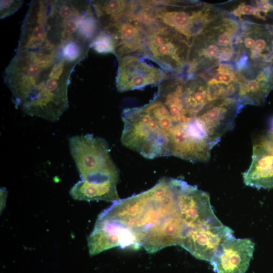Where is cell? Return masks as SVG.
Returning <instances> with one entry per match:
<instances>
[{
    "label": "cell",
    "mask_w": 273,
    "mask_h": 273,
    "mask_svg": "<svg viewBox=\"0 0 273 273\" xmlns=\"http://www.w3.org/2000/svg\"><path fill=\"white\" fill-rule=\"evenodd\" d=\"M74 39L46 15L22 23L15 55L4 75L16 108L51 122L60 119L69 108L68 87L78 64L67 59L63 49Z\"/></svg>",
    "instance_id": "6da1fadb"
},
{
    "label": "cell",
    "mask_w": 273,
    "mask_h": 273,
    "mask_svg": "<svg viewBox=\"0 0 273 273\" xmlns=\"http://www.w3.org/2000/svg\"><path fill=\"white\" fill-rule=\"evenodd\" d=\"M179 213L176 179L163 177L151 189L113 202L99 217L128 229L141 247L140 240L146 231Z\"/></svg>",
    "instance_id": "7a4b0ae2"
},
{
    "label": "cell",
    "mask_w": 273,
    "mask_h": 273,
    "mask_svg": "<svg viewBox=\"0 0 273 273\" xmlns=\"http://www.w3.org/2000/svg\"><path fill=\"white\" fill-rule=\"evenodd\" d=\"M69 146L81 179L89 182H118L119 171L107 141L92 134L73 136Z\"/></svg>",
    "instance_id": "3957f363"
},
{
    "label": "cell",
    "mask_w": 273,
    "mask_h": 273,
    "mask_svg": "<svg viewBox=\"0 0 273 273\" xmlns=\"http://www.w3.org/2000/svg\"><path fill=\"white\" fill-rule=\"evenodd\" d=\"M145 27L143 56L156 62L165 71L179 72L185 63L187 43L177 32L157 22Z\"/></svg>",
    "instance_id": "277c9868"
},
{
    "label": "cell",
    "mask_w": 273,
    "mask_h": 273,
    "mask_svg": "<svg viewBox=\"0 0 273 273\" xmlns=\"http://www.w3.org/2000/svg\"><path fill=\"white\" fill-rule=\"evenodd\" d=\"M176 193L179 211L187 227L223 224L215 215L207 193L177 179Z\"/></svg>",
    "instance_id": "5b68a950"
},
{
    "label": "cell",
    "mask_w": 273,
    "mask_h": 273,
    "mask_svg": "<svg viewBox=\"0 0 273 273\" xmlns=\"http://www.w3.org/2000/svg\"><path fill=\"white\" fill-rule=\"evenodd\" d=\"M152 18L158 23L185 35L189 40L202 31L205 18L202 11L179 8L170 1H153Z\"/></svg>",
    "instance_id": "8992f818"
},
{
    "label": "cell",
    "mask_w": 273,
    "mask_h": 273,
    "mask_svg": "<svg viewBox=\"0 0 273 273\" xmlns=\"http://www.w3.org/2000/svg\"><path fill=\"white\" fill-rule=\"evenodd\" d=\"M233 233L223 224L187 227L179 246L195 258L210 262L223 243L233 236Z\"/></svg>",
    "instance_id": "52a82bcc"
},
{
    "label": "cell",
    "mask_w": 273,
    "mask_h": 273,
    "mask_svg": "<svg viewBox=\"0 0 273 273\" xmlns=\"http://www.w3.org/2000/svg\"><path fill=\"white\" fill-rule=\"evenodd\" d=\"M118 61L116 86L119 92L140 89L168 79L164 71L147 63L137 56L127 55Z\"/></svg>",
    "instance_id": "ba28073f"
},
{
    "label": "cell",
    "mask_w": 273,
    "mask_h": 273,
    "mask_svg": "<svg viewBox=\"0 0 273 273\" xmlns=\"http://www.w3.org/2000/svg\"><path fill=\"white\" fill-rule=\"evenodd\" d=\"M87 240L90 256L116 247L140 248L134 235L128 229L113 220L99 218Z\"/></svg>",
    "instance_id": "9c48e42d"
},
{
    "label": "cell",
    "mask_w": 273,
    "mask_h": 273,
    "mask_svg": "<svg viewBox=\"0 0 273 273\" xmlns=\"http://www.w3.org/2000/svg\"><path fill=\"white\" fill-rule=\"evenodd\" d=\"M254 243L232 236L221 245L210 262L216 273H246L252 258Z\"/></svg>",
    "instance_id": "30bf717a"
},
{
    "label": "cell",
    "mask_w": 273,
    "mask_h": 273,
    "mask_svg": "<svg viewBox=\"0 0 273 273\" xmlns=\"http://www.w3.org/2000/svg\"><path fill=\"white\" fill-rule=\"evenodd\" d=\"M243 176L247 186L257 189L273 188V142L266 134L255 141L252 162Z\"/></svg>",
    "instance_id": "8fae6325"
},
{
    "label": "cell",
    "mask_w": 273,
    "mask_h": 273,
    "mask_svg": "<svg viewBox=\"0 0 273 273\" xmlns=\"http://www.w3.org/2000/svg\"><path fill=\"white\" fill-rule=\"evenodd\" d=\"M233 98L221 99L208 104L199 115L208 134L215 145L221 136L234 126V120L239 109Z\"/></svg>",
    "instance_id": "7c38bea8"
},
{
    "label": "cell",
    "mask_w": 273,
    "mask_h": 273,
    "mask_svg": "<svg viewBox=\"0 0 273 273\" xmlns=\"http://www.w3.org/2000/svg\"><path fill=\"white\" fill-rule=\"evenodd\" d=\"M180 213L155 225L142 236L139 244L149 253L171 246H179L187 228Z\"/></svg>",
    "instance_id": "4fadbf2b"
},
{
    "label": "cell",
    "mask_w": 273,
    "mask_h": 273,
    "mask_svg": "<svg viewBox=\"0 0 273 273\" xmlns=\"http://www.w3.org/2000/svg\"><path fill=\"white\" fill-rule=\"evenodd\" d=\"M105 30L110 32L114 37V55L117 59L127 55H144L146 29L143 24L126 20Z\"/></svg>",
    "instance_id": "5bb4252c"
},
{
    "label": "cell",
    "mask_w": 273,
    "mask_h": 273,
    "mask_svg": "<svg viewBox=\"0 0 273 273\" xmlns=\"http://www.w3.org/2000/svg\"><path fill=\"white\" fill-rule=\"evenodd\" d=\"M95 16L103 30H108L128 19L132 1L108 0L92 1Z\"/></svg>",
    "instance_id": "9a60e30c"
},
{
    "label": "cell",
    "mask_w": 273,
    "mask_h": 273,
    "mask_svg": "<svg viewBox=\"0 0 273 273\" xmlns=\"http://www.w3.org/2000/svg\"><path fill=\"white\" fill-rule=\"evenodd\" d=\"M117 184L114 181L96 183L81 179L71 188L69 194L76 200H103L113 203L120 200Z\"/></svg>",
    "instance_id": "2e32d148"
},
{
    "label": "cell",
    "mask_w": 273,
    "mask_h": 273,
    "mask_svg": "<svg viewBox=\"0 0 273 273\" xmlns=\"http://www.w3.org/2000/svg\"><path fill=\"white\" fill-rule=\"evenodd\" d=\"M90 48L100 54H114L115 41L112 34L102 29L92 41Z\"/></svg>",
    "instance_id": "e0dca14e"
},
{
    "label": "cell",
    "mask_w": 273,
    "mask_h": 273,
    "mask_svg": "<svg viewBox=\"0 0 273 273\" xmlns=\"http://www.w3.org/2000/svg\"><path fill=\"white\" fill-rule=\"evenodd\" d=\"M23 3L22 1L1 0V19H4L15 13L21 7Z\"/></svg>",
    "instance_id": "ac0fdd59"
},
{
    "label": "cell",
    "mask_w": 273,
    "mask_h": 273,
    "mask_svg": "<svg viewBox=\"0 0 273 273\" xmlns=\"http://www.w3.org/2000/svg\"><path fill=\"white\" fill-rule=\"evenodd\" d=\"M256 11V9L250 5H245L242 4L240 5L238 9L234 11V14L240 16L241 15H254Z\"/></svg>",
    "instance_id": "d6986e66"
},
{
    "label": "cell",
    "mask_w": 273,
    "mask_h": 273,
    "mask_svg": "<svg viewBox=\"0 0 273 273\" xmlns=\"http://www.w3.org/2000/svg\"><path fill=\"white\" fill-rule=\"evenodd\" d=\"M218 47L214 44H211L206 48L203 53L206 57L213 58L218 55Z\"/></svg>",
    "instance_id": "ffe728a7"
},
{
    "label": "cell",
    "mask_w": 273,
    "mask_h": 273,
    "mask_svg": "<svg viewBox=\"0 0 273 273\" xmlns=\"http://www.w3.org/2000/svg\"><path fill=\"white\" fill-rule=\"evenodd\" d=\"M231 39L230 33L229 32H224L218 36L217 43L220 46L226 47L230 44Z\"/></svg>",
    "instance_id": "44dd1931"
},
{
    "label": "cell",
    "mask_w": 273,
    "mask_h": 273,
    "mask_svg": "<svg viewBox=\"0 0 273 273\" xmlns=\"http://www.w3.org/2000/svg\"><path fill=\"white\" fill-rule=\"evenodd\" d=\"M256 3L257 9L258 10L265 12L271 10L270 5L268 1H257Z\"/></svg>",
    "instance_id": "7402d4cb"
},
{
    "label": "cell",
    "mask_w": 273,
    "mask_h": 273,
    "mask_svg": "<svg viewBox=\"0 0 273 273\" xmlns=\"http://www.w3.org/2000/svg\"><path fill=\"white\" fill-rule=\"evenodd\" d=\"M232 55V50L229 48H226L221 52L219 58L222 60H228L231 58Z\"/></svg>",
    "instance_id": "603a6c76"
},
{
    "label": "cell",
    "mask_w": 273,
    "mask_h": 273,
    "mask_svg": "<svg viewBox=\"0 0 273 273\" xmlns=\"http://www.w3.org/2000/svg\"><path fill=\"white\" fill-rule=\"evenodd\" d=\"M244 42L247 48L253 49L255 48V40L253 38L249 37H246Z\"/></svg>",
    "instance_id": "cb8c5ba5"
},
{
    "label": "cell",
    "mask_w": 273,
    "mask_h": 273,
    "mask_svg": "<svg viewBox=\"0 0 273 273\" xmlns=\"http://www.w3.org/2000/svg\"><path fill=\"white\" fill-rule=\"evenodd\" d=\"M223 74L222 83L228 85L233 80V76L230 73Z\"/></svg>",
    "instance_id": "d4e9b609"
},
{
    "label": "cell",
    "mask_w": 273,
    "mask_h": 273,
    "mask_svg": "<svg viewBox=\"0 0 273 273\" xmlns=\"http://www.w3.org/2000/svg\"><path fill=\"white\" fill-rule=\"evenodd\" d=\"M266 135L273 142V123L272 124L271 127L269 129V130L267 133Z\"/></svg>",
    "instance_id": "484cf974"
},
{
    "label": "cell",
    "mask_w": 273,
    "mask_h": 273,
    "mask_svg": "<svg viewBox=\"0 0 273 273\" xmlns=\"http://www.w3.org/2000/svg\"><path fill=\"white\" fill-rule=\"evenodd\" d=\"M270 62L272 64V65L269 67H270L272 72L273 73V55L272 56V58L271 59V60H270Z\"/></svg>",
    "instance_id": "4316f807"
},
{
    "label": "cell",
    "mask_w": 273,
    "mask_h": 273,
    "mask_svg": "<svg viewBox=\"0 0 273 273\" xmlns=\"http://www.w3.org/2000/svg\"><path fill=\"white\" fill-rule=\"evenodd\" d=\"M269 5H270L271 10H273V1H268Z\"/></svg>",
    "instance_id": "83f0119b"
}]
</instances>
